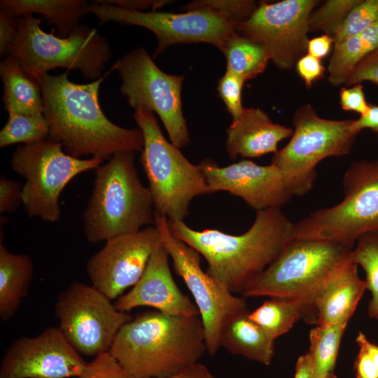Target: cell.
Segmentation results:
<instances>
[{"instance_id": "obj_35", "label": "cell", "mask_w": 378, "mask_h": 378, "mask_svg": "<svg viewBox=\"0 0 378 378\" xmlns=\"http://www.w3.org/2000/svg\"><path fill=\"white\" fill-rule=\"evenodd\" d=\"M245 80L226 69L219 79L217 90L232 119L238 118L244 110L241 90Z\"/></svg>"}, {"instance_id": "obj_46", "label": "cell", "mask_w": 378, "mask_h": 378, "mask_svg": "<svg viewBox=\"0 0 378 378\" xmlns=\"http://www.w3.org/2000/svg\"><path fill=\"white\" fill-rule=\"evenodd\" d=\"M355 126L360 131L370 129L378 133V105L369 104L368 111L355 120Z\"/></svg>"}, {"instance_id": "obj_40", "label": "cell", "mask_w": 378, "mask_h": 378, "mask_svg": "<svg viewBox=\"0 0 378 378\" xmlns=\"http://www.w3.org/2000/svg\"><path fill=\"white\" fill-rule=\"evenodd\" d=\"M340 104L343 110L354 111L360 115L365 114L369 109V104L366 102L361 84L354 85L351 88H341Z\"/></svg>"}, {"instance_id": "obj_24", "label": "cell", "mask_w": 378, "mask_h": 378, "mask_svg": "<svg viewBox=\"0 0 378 378\" xmlns=\"http://www.w3.org/2000/svg\"><path fill=\"white\" fill-rule=\"evenodd\" d=\"M0 76L4 85L2 99L8 114L43 113L41 85L24 70L16 57L3 58Z\"/></svg>"}, {"instance_id": "obj_49", "label": "cell", "mask_w": 378, "mask_h": 378, "mask_svg": "<svg viewBox=\"0 0 378 378\" xmlns=\"http://www.w3.org/2000/svg\"><path fill=\"white\" fill-rule=\"evenodd\" d=\"M324 378H337L333 373H330L327 374Z\"/></svg>"}, {"instance_id": "obj_33", "label": "cell", "mask_w": 378, "mask_h": 378, "mask_svg": "<svg viewBox=\"0 0 378 378\" xmlns=\"http://www.w3.org/2000/svg\"><path fill=\"white\" fill-rule=\"evenodd\" d=\"M258 6L255 1L249 0H203L189 3L184 9L187 11L197 9L210 10L237 26L246 20Z\"/></svg>"}, {"instance_id": "obj_5", "label": "cell", "mask_w": 378, "mask_h": 378, "mask_svg": "<svg viewBox=\"0 0 378 378\" xmlns=\"http://www.w3.org/2000/svg\"><path fill=\"white\" fill-rule=\"evenodd\" d=\"M353 248L326 240L291 239L273 262L242 290L244 298L267 296L295 300L304 309L321 288L351 261Z\"/></svg>"}, {"instance_id": "obj_16", "label": "cell", "mask_w": 378, "mask_h": 378, "mask_svg": "<svg viewBox=\"0 0 378 378\" xmlns=\"http://www.w3.org/2000/svg\"><path fill=\"white\" fill-rule=\"evenodd\" d=\"M210 194L225 191L241 198L256 211L281 208L293 197L307 194L312 186L295 178L273 164L260 165L242 160L219 167L204 160L198 164Z\"/></svg>"}, {"instance_id": "obj_34", "label": "cell", "mask_w": 378, "mask_h": 378, "mask_svg": "<svg viewBox=\"0 0 378 378\" xmlns=\"http://www.w3.org/2000/svg\"><path fill=\"white\" fill-rule=\"evenodd\" d=\"M378 20V0H360L346 18L334 38V46L358 34Z\"/></svg>"}, {"instance_id": "obj_30", "label": "cell", "mask_w": 378, "mask_h": 378, "mask_svg": "<svg viewBox=\"0 0 378 378\" xmlns=\"http://www.w3.org/2000/svg\"><path fill=\"white\" fill-rule=\"evenodd\" d=\"M351 260L365 273L366 288L371 292L368 314L378 321V229L365 233L353 248Z\"/></svg>"}, {"instance_id": "obj_38", "label": "cell", "mask_w": 378, "mask_h": 378, "mask_svg": "<svg viewBox=\"0 0 378 378\" xmlns=\"http://www.w3.org/2000/svg\"><path fill=\"white\" fill-rule=\"evenodd\" d=\"M370 81L378 84V49L362 59L351 74L346 85Z\"/></svg>"}, {"instance_id": "obj_37", "label": "cell", "mask_w": 378, "mask_h": 378, "mask_svg": "<svg viewBox=\"0 0 378 378\" xmlns=\"http://www.w3.org/2000/svg\"><path fill=\"white\" fill-rule=\"evenodd\" d=\"M23 185L19 182L1 176L0 178V213L15 211L22 204Z\"/></svg>"}, {"instance_id": "obj_18", "label": "cell", "mask_w": 378, "mask_h": 378, "mask_svg": "<svg viewBox=\"0 0 378 378\" xmlns=\"http://www.w3.org/2000/svg\"><path fill=\"white\" fill-rule=\"evenodd\" d=\"M87 364L59 327H48L11 343L1 362L0 378H78Z\"/></svg>"}, {"instance_id": "obj_27", "label": "cell", "mask_w": 378, "mask_h": 378, "mask_svg": "<svg viewBox=\"0 0 378 378\" xmlns=\"http://www.w3.org/2000/svg\"><path fill=\"white\" fill-rule=\"evenodd\" d=\"M220 51L226 59V69L245 81L262 73L270 60L263 46L237 31L228 38Z\"/></svg>"}, {"instance_id": "obj_23", "label": "cell", "mask_w": 378, "mask_h": 378, "mask_svg": "<svg viewBox=\"0 0 378 378\" xmlns=\"http://www.w3.org/2000/svg\"><path fill=\"white\" fill-rule=\"evenodd\" d=\"M34 276L31 258L13 253L0 243V318L11 319L27 296Z\"/></svg>"}, {"instance_id": "obj_9", "label": "cell", "mask_w": 378, "mask_h": 378, "mask_svg": "<svg viewBox=\"0 0 378 378\" xmlns=\"http://www.w3.org/2000/svg\"><path fill=\"white\" fill-rule=\"evenodd\" d=\"M99 158L81 159L68 155L50 139L19 146L10 161L13 170L24 178L22 202L30 218L55 223L61 216L59 196L76 176L97 169Z\"/></svg>"}, {"instance_id": "obj_19", "label": "cell", "mask_w": 378, "mask_h": 378, "mask_svg": "<svg viewBox=\"0 0 378 378\" xmlns=\"http://www.w3.org/2000/svg\"><path fill=\"white\" fill-rule=\"evenodd\" d=\"M169 257L160 242L154 249L141 277L130 291L117 299L115 307L126 313L136 307H148L170 316H199L195 304L176 284Z\"/></svg>"}, {"instance_id": "obj_41", "label": "cell", "mask_w": 378, "mask_h": 378, "mask_svg": "<svg viewBox=\"0 0 378 378\" xmlns=\"http://www.w3.org/2000/svg\"><path fill=\"white\" fill-rule=\"evenodd\" d=\"M296 70L308 88L321 79L326 71L321 59L306 54L300 57L295 64Z\"/></svg>"}, {"instance_id": "obj_4", "label": "cell", "mask_w": 378, "mask_h": 378, "mask_svg": "<svg viewBox=\"0 0 378 378\" xmlns=\"http://www.w3.org/2000/svg\"><path fill=\"white\" fill-rule=\"evenodd\" d=\"M83 221L85 236L91 243L154 225L153 197L140 181L134 153H117L96 169Z\"/></svg>"}, {"instance_id": "obj_7", "label": "cell", "mask_w": 378, "mask_h": 378, "mask_svg": "<svg viewBox=\"0 0 378 378\" xmlns=\"http://www.w3.org/2000/svg\"><path fill=\"white\" fill-rule=\"evenodd\" d=\"M41 20L33 15L18 17V37L10 55L38 82L55 68L79 70L88 79L102 77L112 51L107 40L97 31L78 24L66 37L41 28Z\"/></svg>"}, {"instance_id": "obj_20", "label": "cell", "mask_w": 378, "mask_h": 378, "mask_svg": "<svg viewBox=\"0 0 378 378\" xmlns=\"http://www.w3.org/2000/svg\"><path fill=\"white\" fill-rule=\"evenodd\" d=\"M293 132V129L274 122L262 109L244 108L227 129L226 150L233 160L275 154L279 143Z\"/></svg>"}, {"instance_id": "obj_3", "label": "cell", "mask_w": 378, "mask_h": 378, "mask_svg": "<svg viewBox=\"0 0 378 378\" xmlns=\"http://www.w3.org/2000/svg\"><path fill=\"white\" fill-rule=\"evenodd\" d=\"M131 378L166 377L200 362L207 353L200 316L154 310L126 323L109 350Z\"/></svg>"}, {"instance_id": "obj_28", "label": "cell", "mask_w": 378, "mask_h": 378, "mask_svg": "<svg viewBox=\"0 0 378 378\" xmlns=\"http://www.w3.org/2000/svg\"><path fill=\"white\" fill-rule=\"evenodd\" d=\"M348 322L316 326L309 332L308 351L312 361V378L333 373L344 332Z\"/></svg>"}, {"instance_id": "obj_42", "label": "cell", "mask_w": 378, "mask_h": 378, "mask_svg": "<svg viewBox=\"0 0 378 378\" xmlns=\"http://www.w3.org/2000/svg\"><path fill=\"white\" fill-rule=\"evenodd\" d=\"M359 351L354 363L356 378H378V370L365 347L358 344Z\"/></svg>"}, {"instance_id": "obj_15", "label": "cell", "mask_w": 378, "mask_h": 378, "mask_svg": "<svg viewBox=\"0 0 378 378\" xmlns=\"http://www.w3.org/2000/svg\"><path fill=\"white\" fill-rule=\"evenodd\" d=\"M318 4L316 0L262 2L236 31L263 46L279 69L289 70L307 54L309 20Z\"/></svg>"}, {"instance_id": "obj_2", "label": "cell", "mask_w": 378, "mask_h": 378, "mask_svg": "<svg viewBox=\"0 0 378 378\" xmlns=\"http://www.w3.org/2000/svg\"><path fill=\"white\" fill-rule=\"evenodd\" d=\"M167 222L175 237L206 259V272L234 294L241 293L273 262L293 239L294 226L281 208L256 211L252 225L239 235L215 229L195 230L184 221Z\"/></svg>"}, {"instance_id": "obj_25", "label": "cell", "mask_w": 378, "mask_h": 378, "mask_svg": "<svg viewBox=\"0 0 378 378\" xmlns=\"http://www.w3.org/2000/svg\"><path fill=\"white\" fill-rule=\"evenodd\" d=\"M85 0H1L0 10L14 16L39 13L55 26L58 36L66 37L89 13Z\"/></svg>"}, {"instance_id": "obj_1", "label": "cell", "mask_w": 378, "mask_h": 378, "mask_svg": "<svg viewBox=\"0 0 378 378\" xmlns=\"http://www.w3.org/2000/svg\"><path fill=\"white\" fill-rule=\"evenodd\" d=\"M104 77L86 84L69 80L67 72L44 74L38 83L43 99V115L50 140L62 145L68 155H92L109 160L120 152L141 151L144 137L138 128H125L111 122L99 102Z\"/></svg>"}, {"instance_id": "obj_36", "label": "cell", "mask_w": 378, "mask_h": 378, "mask_svg": "<svg viewBox=\"0 0 378 378\" xmlns=\"http://www.w3.org/2000/svg\"><path fill=\"white\" fill-rule=\"evenodd\" d=\"M78 378H131L109 352L95 356Z\"/></svg>"}, {"instance_id": "obj_14", "label": "cell", "mask_w": 378, "mask_h": 378, "mask_svg": "<svg viewBox=\"0 0 378 378\" xmlns=\"http://www.w3.org/2000/svg\"><path fill=\"white\" fill-rule=\"evenodd\" d=\"M154 225L172 260L176 273L194 298L204 328L207 353L214 355L220 348L219 335L224 319L230 314L247 309L246 302L202 270L201 255L171 233L167 218L155 212Z\"/></svg>"}, {"instance_id": "obj_8", "label": "cell", "mask_w": 378, "mask_h": 378, "mask_svg": "<svg viewBox=\"0 0 378 378\" xmlns=\"http://www.w3.org/2000/svg\"><path fill=\"white\" fill-rule=\"evenodd\" d=\"M342 183V201L294 223L293 239L326 240L354 248L360 237L378 229V160L353 162Z\"/></svg>"}, {"instance_id": "obj_43", "label": "cell", "mask_w": 378, "mask_h": 378, "mask_svg": "<svg viewBox=\"0 0 378 378\" xmlns=\"http://www.w3.org/2000/svg\"><path fill=\"white\" fill-rule=\"evenodd\" d=\"M101 3L109 4L115 6L136 11L146 12L156 11L158 8L162 7L171 2L167 0H98Z\"/></svg>"}, {"instance_id": "obj_45", "label": "cell", "mask_w": 378, "mask_h": 378, "mask_svg": "<svg viewBox=\"0 0 378 378\" xmlns=\"http://www.w3.org/2000/svg\"><path fill=\"white\" fill-rule=\"evenodd\" d=\"M159 378H216L211 370L200 362L196 363L186 369L166 377Z\"/></svg>"}, {"instance_id": "obj_17", "label": "cell", "mask_w": 378, "mask_h": 378, "mask_svg": "<svg viewBox=\"0 0 378 378\" xmlns=\"http://www.w3.org/2000/svg\"><path fill=\"white\" fill-rule=\"evenodd\" d=\"M160 242L155 225L106 241L86 263L92 285L111 300L118 299L139 280Z\"/></svg>"}, {"instance_id": "obj_39", "label": "cell", "mask_w": 378, "mask_h": 378, "mask_svg": "<svg viewBox=\"0 0 378 378\" xmlns=\"http://www.w3.org/2000/svg\"><path fill=\"white\" fill-rule=\"evenodd\" d=\"M18 29V18L0 10V53L3 58L12 54Z\"/></svg>"}, {"instance_id": "obj_10", "label": "cell", "mask_w": 378, "mask_h": 378, "mask_svg": "<svg viewBox=\"0 0 378 378\" xmlns=\"http://www.w3.org/2000/svg\"><path fill=\"white\" fill-rule=\"evenodd\" d=\"M111 70L118 71L120 92L132 108H145L158 115L175 146L181 148L189 144L181 102L184 76L162 71L142 47L120 58Z\"/></svg>"}, {"instance_id": "obj_44", "label": "cell", "mask_w": 378, "mask_h": 378, "mask_svg": "<svg viewBox=\"0 0 378 378\" xmlns=\"http://www.w3.org/2000/svg\"><path fill=\"white\" fill-rule=\"evenodd\" d=\"M334 40L332 37L323 34L309 39L307 43V54L321 59L328 55Z\"/></svg>"}, {"instance_id": "obj_21", "label": "cell", "mask_w": 378, "mask_h": 378, "mask_svg": "<svg viewBox=\"0 0 378 378\" xmlns=\"http://www.w3.org/2000/svg\"><path fill=\"white\" fill-rule=\"evenodd\" d=\"M367 289L351 260L337 271L314 298L308 324L324 326L349 322Z\"/></svg>"}, {"instance_id": "obj_22", "label": "cell", "mask_w": 378, "mask_h": 378, "mask_svg": "<svg viewBox=\"0 0 378 378\" xmlns=\"http://www.w3.org/2000/svg\"><path fill=\"white\" fill-rule=\"evenodd\" d=\"M248 313L247 309L226 316L220 330V347L232 354L270 365L274 356L275 339L253 321Z\"/></svg>"}, {"instance_id": "obj_32", "label": "cell", "mask_w": 378, "mask_h": 378, "mask_svg": "<svg viewBox=\"0 0 378 378\" xmlns=\"http://www.w3.org/2000/svg\"><path fill=\"white\" fill-rule=\"evenodd\" d=\"M360 0H328L314 9L309 20V31H323L333 39L346 18Z\"/></svg>"}, {"instance_id": "obj_47", "label": "cell", "mask_w": 378, "mask_h": 378, "mask_svg": "<svg viewBox=\"0 0 378 378\" xmlns=\"http://www.w3.org/2000/svg\"><path fill=\"white\" fill-rule=\"evenodd\" d=\"M312 361L307 352L305 354L298 357L296 364L294 378H312Z\"/></svg>"}, {"instance_id": "obj_31", "label": "cell", "mask_w": 378, "mask_h": 378, "mask_svg": "<svg viewBox=\"0 0 378 378\" xmlns=\"http://www.w3.org/2000/svg\"><path fill=\"white\" fill-rule=\"evenodd\" d=\"M49 125L43 113L8 114L0 132V146L30 144L49 139Z\"/></svg>"}, {"instance_id": "obj_29", "label": "cell", "mask_w": 378, "mask_h": 378, "mask_svg": "<svg viewBox=\"0 0 378 378\" xmlns=\"http://www.w3.org/2000/svg\"><path fill=\"white\" fill-rule=\"evenodd\" d=\"M248 316L276 340L303 318L304 307L298 301L270 298L249 312Z\"/></svg>"}, {"instance_id": "obj_48", "label": "cell", "mask_w": 378, "mask_h": 378, "mask_svg": "<svg viewBox=\"0 0 378 378\" xmlns=\"http://www.w3.org/2000/svg\"><path fill=\"white\" fill-rule=\"evenodd\" d=\"M356 342L357 344H363L368 351L372 359L376 368L378 370V345L368 340L366 336L361 332H359Z\"/></svg>"}, {"instance_id": "obj_6", "label": "cell", "mask_w": 378, "mask_h": 378, "mask_svg": "<svg viewBox=\"0 0 378 378\" xmlns=\"http://www.w3.org/2000/svg\"><path fill=\"white\" fill-rule=\"evenodd\" d=\"M144 137L140 162L148 181L155 212L168 220L184 221L196 197L210 194L204 174L163 135L154 113L134 109Z\"/></svg>"}, {"instance_id": "obj_26", "label": "cell", "mask_w": 378, "mask_h": 378, "mask_svg": "<svg viewBox=\"0 0 378 378\" xmlns=\"http://www.w3.org/2000/svg\"><path fill=\"white\" fill-rule=\"evenodd\" d=\"M378 49V20L340 44L334 46L329 59L328 80L335 86L346 84L356 65Z\"/></svg>"}, {"instance_id": "obj_11", "label": "cell", "mask_w": 378, "mask_h": 378, "mask_svg": "<svg viewBox=\"0 0 378 378\" xmlns=\"http://www.w3.org/2000/svg\"><path fill=\"white\" fill-rule=\"evenodd\" d=\"M55 316L69 343L81 354L109 352L122 327L132 319L92 285L74 281L57 296Z\"/></svg>"}, {"instance_id": "obj_13", "label": "cell", "mask_w": 378, "mask_h": 378, "mask_svg": "<svg viewBox=\"0 0 378 378\" xmlns=\"http://www.w3.org/2000/svg\"><path fill=\"white\" fill-rule=\"evenodd\" d=\"M89 13L101 23L108 22L144 27L154 34L158 45L153 57L171 46L181 43H206L222 50L236 31V25L207 9L181 13L161 11H136L120 8L98 0L90 4Z\"/></svg>"}, {"instance_id": "obj_12", "label": "cell", "mask_w": 378, "mask_h": 378, "mask_svg": "<svg viewBox=\"0 0 378 378\" xmlns=\"http://www.w3.org/2000/svg\"><path fill=\"white\" fill-rule=\"evenodd\" d=\"M293 123L290 141L274 154L271 163L312 186L317 164L328 157L349 154L360 132L355 120L323 118L310 104L296 111Z\"/></svg>"}]
</instances>
